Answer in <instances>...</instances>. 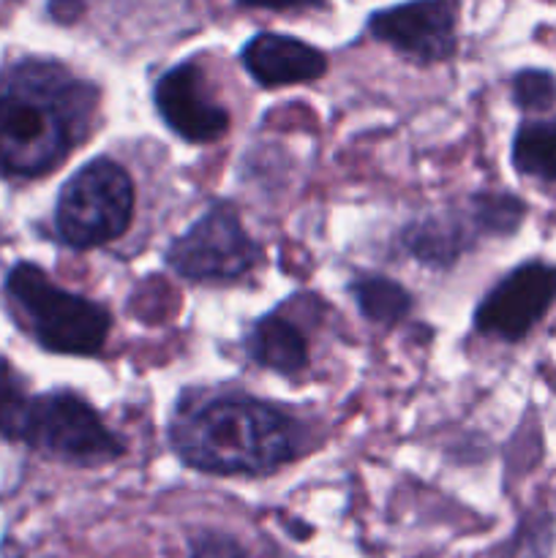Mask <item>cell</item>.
<instances>
[{
	"label": "cell",
	"instance_id": "obj_1",
	"mask_svg": "<svg viewBox=\"0 0 556 558\" xmlns=\"http://www.w3.org/2000/svg\"><path fill=\"white\" fill-rule=\"evenodd\" d=\"M98 90L55 60H20L0 74V178L33 180L85 140Z\"/></svg>",
	"mask_w": 556,
	"mask_h": 558
},
{
	"label": "cell",
	"instance_id": "obj_2",
	"mask_svg": "<svg viewBox=\"0 0 556 558\" xmlns=\"http://www.w3.org/2000/svg\"><path fill=\"white\" fill-rule=\"evenodd\" d=\"M303 428L292 414L243 392L178 403L169 445L185 466L218 477H262L300 456Z\"/></svg>",
	"mask_w": 556,
	"mask_h": 558
},
{
	"label": "cell",
	"instance_id": "obj_3",
	"mask_svg": "<svg viewBox=\"0 0 556 558\" xmlns=\"http://www.w3.org/2000/svg\"><path fill=\"white\" fill-rule=\"evenodd\" d=\"M5 294L38 347L47 352L93 357L101 352L112 330L107 305L65 292L31 262L11 267L5 276Z\"/></svg>",
	"mask_w": 556,
	"mask_h": 558
},
{
	"label": "cell",
	"instance_id": "obj_4",
	"mask_svg": "<svg viewBox=\"0 0 556 558\" xmlns=\"http://www.w3.org/2000/svg\"><path fill=\"white\" fill-rule=\"evenodd\" d=\"M134 180L107 156L76 169L55 202V232L74 251H90L123 238L134 218Z\"/></svg>",
	"mask_w": 556,
	"mask_h": 558
},
{
	"label": "cell",
	"instance_id": "obj_5",
	"mask_svg": "<svg viewBox=\"0 0 556 558\" xmlns=\"http://www.w3.org/2000/svg\"><path fill=\"white\" fill-rule=\"evenodd\" d=\"M523 213L527 205L518 196L483 191L445 210L425 213L409 221L398 234V243L420 265L447 270L467 251L478 248L480 240L516 232L523 221Z\"/></svg>",
	"mask_w": 556,
	"mask_h": 558
},
{
	"label": "cell",
	"instance_id": "obj_6",
	"mask_svg": "<svg viewBox=\"0 0 556 558\" xmlns=\"http://www.w3.org/2000/svg\"><path fill=\"white\" fill-rule=\"evenodd\" d=\"M14 441L74 466H104L125 452L96 409L69 390L27 396Z\"/></svg>",
	"mask_w": 556,
	"mask_h": 558
},
{
	"label": "cell",
	"instance_id": "obj_7",
	"mask_svg": "<svg viewBox=\"0 0 556 558\" xmlns=\"http://www.w3.org/2000/svg\"><path fill=\"white\" fill-rule=\"evenodd\" d=\"M259 259V243L251 240L238 207L227 199L213 202L164 254L169 270L191 283L238 281Z\"/></svg>",
	"mask_w": 556,
	"mask_h": 558
},
{
	"label": "cell",
	"instance_id": "obj_8",
	"mask_svg": "<svg viewBox=\"0 0 556 558\" xmlns=\"http://www.w3.org/2000/svg\"><path fill=\"white\" fill-rule=\"evenodd\" d=\"M556 300V267L527 262L507 272L474 311V327L483 336L521 341L548 314Z\"/></svg>",
	"mask_w": 556,
	"mask_h": 558
},
{
	"label": "cell",
	"instance_id": "obj_9",
	"mask_svg": "<svg viewBox=\"0 0 556 558\" xmlns=\"http://www.w3.org/2000/svg\"><path fill=\"white\" fill-rule=\"evenodd\" d=\"M153 104L167 129L191 145H216L229 134L232 118L213 98L205 69L194 60H183L158 76Z\"/></svg>",
	"mask_w": 556,
	"mask_h": 558
},
{
	"label": "cell",
	"instance_id": "obj_10",
	"mask_svg": "<svg viewBox=\"0 0 556 558\" xmlns=\"http://www.w3.org/2000/svg\"><path fill=\"white\" fill-rule=\"evenodd\" d=\"M368 31L403 58L442 63L456 54V3L452 0H409L374 11Z\"/></svg>",
	"mask_w": 556,
	"mask_h": 558
},
{
	"label": "cell",
	"instance_id": "obj_11",
	"mask_svg": "<svg viewBox=\"0 0 556 558\" xmlns=\"http://www.w3.org/2000/svg\"><path fill=\"white\" fill-rule=\"evenodd\" d=\"M240 63L245 74L267 90L316 82L327 71L325 52L281 33H256L249 38L240 49Z\"/></svg>",
	"mask_w": 556,
	"mask_h": 558
},
{
	"label": "cell",
	"instance_id": "obj_12",
	"mask_svg": "<svg viewBox=\"0 0 556 558\" xmlns=\"http://www.w3.org/2000/svg\"><path fill=\"white\" fill-rule=\"evenodd\" d=\"M243 347L251 363L278 376H298L309 365V341L294 322L278 314L256 319Z\"/></svg>",
	"mask_w": 556,
	"mask_h": 558
},
{
	"label": "cell",
	"instance_id": "obj_13",
	"mask_svg": "<svg viewBox=\"0 0 556 558\" xmlns=\"http://www.w3.org/2000/svg\"><path fill=\"white\" fill-rule=\"evenodd\" d=\"M349 294L360 314L374 325H396L412 311V294L379 272H358L349 281Z\"/></svg>",
	"mask_w": 556,
	"mask_h": 558
},
{
	"label": "cell",
	"instance_id": "obj_14",
	"mask_svg": "<svg viewBox=\"0 0 556 558\" xmlns=\"http://www.w3.org/2000/svg\"><path fill=\"white\" fill-rule=\"evenodd\" d=\"M512 167L523 178L556 180V118L527 120L512 136Z\"/></svg>",
	"mask_w": 556,
	"mask_h": 558
},
{
	"label": "cell",
	"instance_id": "obj_15",
	"mask_svg": "<svg viewBox=\"0 0 556 558\" xmlns=\"http://www.w3.org/2000/svg\"><path fill=\"white\" fill-rule=\"evenodd\" d=\"M27 396L25 381L22 376L11 368L9 360H0V436L14 441L16 423L22 417V409H25Z\"/></svg>",
	"mask_w": 556,
	"mask_h": 558
},
{
	"label": "cell",
	"instance_id": "obj_16",
	"mask_svg": "<svg viewBox=\"0 0 556 558\" xmlns=\"http://www.w3.org/2000/svg\"><path fill=\"white\" fill-rule=\"evenodd\" d=\"M512 101L521 109H548L556 104V76L527 69L512 76Z\"/></svg>",
	"mask_w": 556,
	"mask_h": 558
},
{
	"label": "cell",
	"instance_id": "obj_17",
	"mask_svg": "<svg viewBox=\"0 0 556 558\" xmlns=\"http://www.w3.org/2000/svg\"><path fill=\"white\" fill-rule=\"evenodd\" d=\"M189 558H249L234 537L221 532H202L191 539Z\"/></svg>",
	"mask_w": 556,
	"mask_h": 558
},
{
	"label": "cell",
	"instance_id": "obj_18",
	"mask_svg": "<svg viewBox=\"0 0 556 558\" xmlns=\"http://www.w3.org/2000/svg\"><path fill=\"white\" fill-rule=\"evenodd\" d=\"M240 5L249 9H267V11H309L322 9L325 0H238Z\"/></svg>",
	"mask_w": 556,
	"mask_h": 558
},
{
	"label": "cell",
	"instance_id": "obj_19",
	"mask_svg": "<svg viewBox=\"0 0 556 558\" xmlns=\"http://www.w3.org/2000/svg\"><path fill=\"white\" fill-rule=\"evenodd\" d=\"M49 11H52L55 20L71 22L76 14H82V0H52Z\"/></svg>",
	"mask_w": 556,
	"mask_h": 558
}]
</instances>
